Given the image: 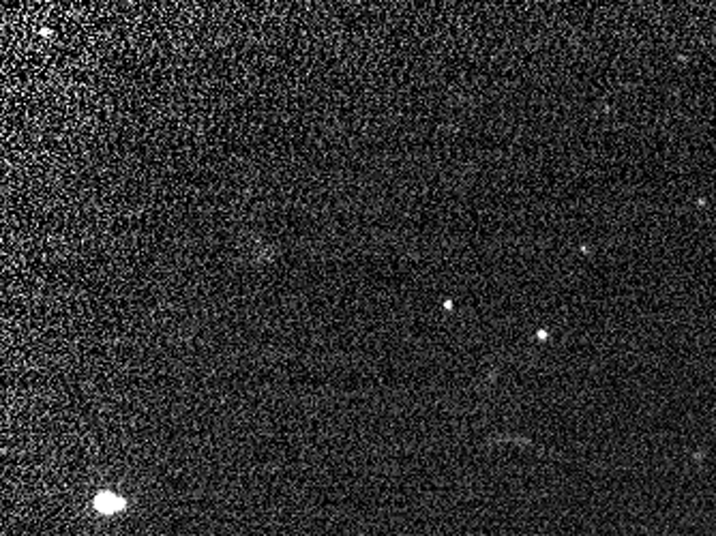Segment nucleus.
I'll use <instances>...</instances> for the list:
<instances>
[{
  "label": "nucleus",
  "instance_id": "nucleus-1",
  "mask_svg": "<svg viewBox=\"0 0 716 536\" xmlns=\"http://www.w3.org/2000/svg\"><path fill=\"white\" fill-rule=\"evenodd\" d=\"M94 506H97V510H101L105 515H112V513H118V510L125 508V500L118 498L116 493L103 491L94 498Z\"/></svg>",
  "mask_w": 716,
  "mask_h": 536
}]
</instances>
